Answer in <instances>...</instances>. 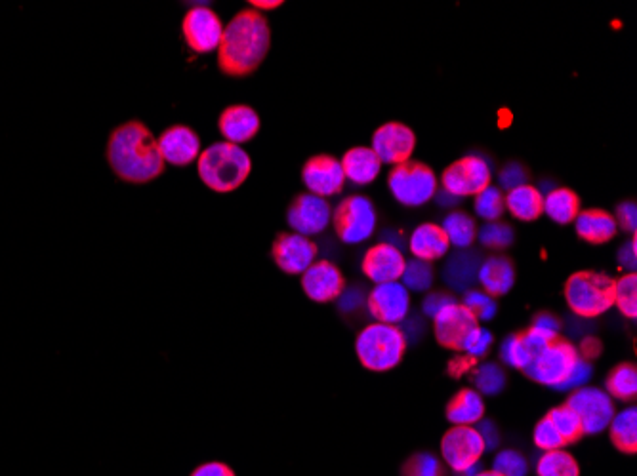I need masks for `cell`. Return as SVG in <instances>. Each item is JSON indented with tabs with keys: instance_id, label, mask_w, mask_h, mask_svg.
I'll list each match as a JSON object with an SVG mask.
<instances>
[{
	"instance_id": "1",
	"label": "cell",
	"mask_w": 637,
	"mask_h": 476,
	"mask_svg": "<svg viewBox=\"0 0 637 476\" xmlns=\"http://www.w3.org/2000/svg\"><path fill=\"white\" fill-rule=\"evenodd\" d=\"M105 157L113 174L132 185L151 183L165 172L159 141L142 120L117 126L107 139Z\"/></svg>"
},
{
	"instance_id": "2",
	"label": "cell",
	"mask_w": 637,
	"mask_h": 476,
	"mask_svg": "<svg viewBox=\"0 0 637 476\" xmlns=\"http://www.w3.org/2000/svg\"><path fill=\"white\" fill-rule=\"evenodd\" d=\"M271 46L269 23L258 10H241L224 27L218 46V65L229 77H247L268 56Z\"/></svg>"
},
{
	"instance_id": "3",
	"label": "cell",
	"mask_w": 637,
	"mask_h": 476,
	"mask_svg": "<svg viewBox=\"0 0 637 476\" xmlns=\"http://www.w3.org/2000/svg\"><path fill=\"white\" fill-rule=\"evenodd\" d=\"M252 160L241 145L218 141L201 151L197 159L199 178L214 193H233L245 185Z\"/></svg>"
},
{
	"instance_id": "4",
	"label": "cell",
	"mask_w": 637,
	"mask_h": 476,
	"mask_svg": "<svg viewBox=\"0 0 637 476\" xmlns=\"http://www.w3.org/2000/svg\"><path fill=\"white\" fill-rule=\"evenodd\" d=\"M407 349L401 330L393 324L372 322L361 330L355 351L361 364L370 372H390L399 366Z\"/></svg>"
},
{
	"instance_id": "5",
	"label": "cell",
	"mask_w": 637,
	"mask_h": 476,
	"mask_svg": "<svg viewBox=\"0 0 637 476\" xmlns=\"http://www.w3.org/2000/svg\"><path fill=\"white\" fill-rule=\"evenodd\" d=\"M565 299L578 317H599L615 305V280L594 271L575 273L567 280Z\"/></svg>"
},
{
	"instance_id": "6",
	"label": "cell",
	"mask_w": 637,
	"mask_h": 476,
	"mask_svg": "<svg viewBox=\"0 0 637 476\" xmlns=\"http://www.w3.org/2000/svg\"><path fill=\"white\" fill-rule=\"evenodd\" d=\"M393 199L403 206L418 208L428 204L437 193V176L422 162H403L393 166L388 178Z\"/></svg>"
},
{
	"instance_id": "7",
	"label": "cell",
	"mask_w": 637,
	"mask_h": 476,
	"mask_svg": "<svg viewBox=\"0 0 637 476\" xmlns=\"http://www.w3.org/2000/svg\"><path fill=\"white\" fill-rule=\"evenodd\" d=\"M376 208L363 195H351L332 210V225L338 238L346 244H361L376 231Z\"/></svg>"
},
{
	"instance_id": "8",
	"label": "cell",
	"mask_w": 637,
	"mask_h": 476,
	"mask_svg": "<svg viewBox=\"0 0 637 476\" xmlns=\"http://www.w3.org/2000/svg\"><path fill=\"white\" fill-rule=\"evenodd\" d=\"M578 358L580 353L575 345L555 339L554 343L533 357L531 364L525 368V374L544 387L559 389L575 368Z\"/></svg>"
},
{
	"instance_id": "9",
	"label": "cell",
	"mask_w": 637,
	"mask_h": 476,
	"mask_svg": "<svg viewBox=\"0 0 637 476\" xmlns=\"http://www.w3.org/2000/svg\"><path fill=\"white\" fill-rule=\"evenodd\" d=\"M567 406L575 412L582 435H599L609 429V423L615 416V402L607 391L599 387H580L571 393Z\"/></svg>"
},
{
	"instance_id": "10",
	"label": "cell",
	"mask_w": 637,
	"mask_h": 476,
	"mask_svg": "<svg viewBox=\"0 0 637 476\" xmlns=\"http://www.w3.org/2000/svg\"><path fill=\"white\" fill-rule=\"evenodd\" d=\"M491 166L489 162L477 155H470L453 162L441 176L443 189L458 199L475 197L485 187L491 185Z\"/></svg>"
},
{
	"instance_id": "11",
	"label": "cell",
	"mask_w": 637,
	"mask_h": 476,
	"mask_svg": "<svg viewBox=\"0 0 637 476\" xmlns=\"http://www.w3.org/2000/svg\"><path fill=\"white\" fill-rule=\"evenodd\" d=\"M182 35H184L185 44L193 52L212 54L220 46V40L224 35V23L214 10L206 6H195L185 12L184 20H182Z\"/></svg>"
},
{
	"instance_id": "12",
	"label": "cell",
	"mask_w": 637,
	"mask_h": 476,
	"mask_svg": "<svg viewBox=\"0 0 637 476\" xmlns=\"http://www.w3.org/2000/svg\"><path fill=\"white\" fill-rule=\"evenodd\" d=\"M287 221L292 233L308 238L321 235L332 221L330 202L311 193H302L290 202Z\"/></svg>"
},
{
	"instance_id": "13",
	"label": "cell",
	"mask_w": 637,
	"mask_h": 476,
	"mask_svg": "<svg viewBox=\"0 0 637 476\" xmlns=\"http://www.w3.org/2000/svg\"><path fill=\"white\" fill-rule=\"evenodd\" d=\"M367 305L376 322L399 326L411 313V292L399 280L376 284L369 294Z\"/></svg>"
},
{
	"instance_id": "14",
	"label": "cell",
	"mask_w": 637,
	"mask_h": 476,
	"mask_svg": "<svg viewBox=\"0 0 637 476\" xmlns=\"http://www.w3.org/2000/svg\"><path fill=\"white\" fill-rule=\"evenodd\" d=\"M382 164H403L409 162L416 149V136L407 124L388 122L382 124L374 136L370 147Z\"/></svg>"
},
{
	"instance_id": "15",
	"label": "cell",
	"mask_w": 637,
	"mask_h": 476,
	"mask_svg": "<svg viewBox=\"0 0 637 476\" xmlns=\"http://www.w3.org/2000/svg\"><path fill=\"white\" fill-rule=\"evenodd\" d=\"M275 265L287 275H304L317 258V244L298 233H281L273 242Z\"/></svg>"
},
{
	"instance_id": "16",
	"label": "cell",
	"mask_w": 637,
	"mask_h": 476,
	"mask_svg": "<svg viewBox=\"0 0 637 476\" xmlns=\"http://www.w3.org/2000/svg\"><path fill=\"white\" fill-rule=\"evenodd\" d=\"M302 181L311 195L329 199L342 193L346 185V176L340 160L330 155H315L302 168Z\"/></svg>"
},
{
	"instance_id": "17",
	"label": "cell",
	"mask_w": 637,
	"mask_h": 476,
	"mask_svg": "<svg viewBox=\"0 0 637 476\" xmlns=\"http://www.w3.org/2000/svg\"><path fill=\"white\" fill-rule=\"evenodd\" d=\"M441 454L454 473H460L473 463H479L485 454V444L475 427H453L441 440Z\"/></svg>"
},
{
	"instance_id": "18",
	"label": "cell",
	"mask_w": 637,
	"mask_h": 476,
	"mask_svg": "<svg viewBox=\"0 0 637 476\" xmlns=\"http://www.w3.org/2000/svg\"><path fill=\"white\" fill-rule=\"evenodd\" d=\"M477 326V318L462 303L449 305L433 318L435 338L443 347L454 351H462L466 339L470 338Z\"/></svg>"
},
{
	"instance_id": "19",
	"label": "cell",
	"mask_w": 637,
	"mask_h": 476,
	"mask_svg": "<svg viewBox=\"0 0 637 476\" xmlns=\"http://www.w3.org/2000/svg\"><path fill=\"white\" fill-rule=\"evenodd\" d=\"M157 141L163 160L172 166H187L201 155L199 134L185 124H174L166 128Z\"/></svg>"
},
{
	"instance_id": "20",
	"label": "cell",
	"mask_w": 637,
	"mask_h": 476,
	"mask_svg": "<svg viewBox=\"0 0 637 476\" xmlns=\"http://www.w3.org/2000/svg\"><path fill=\"white\" fill-rule=\"evenodd\" d=\"M302 288L311 301H334L346 288V278L330 261H315L302 275Z\"/></svg>"
},
{
	"instance_id": "21",
	"label": "cell",
	"mask_w": 637,
	"mask_h": 476,
	"mask_svg": "<svg viewBox=\"0 0 637 476\" xmlns=\"http://www.w3.org/2000/svg\"><path fill=\"white\" fill-rule=\"evenodd\" d=\"M407 259L397 246H391L388 242H380L367 250L363 258V273L374 284L395 282L403 275Z\"/></svg>"
},
{
	"instance_id": "22",
	"label": "cell",
	"mask_w": 637,
	"mask_h": 476,
	"mask_svg": "<svg viewBox=\"0 0 637 476\" xmlns=\"http://www.w3.org/2000/svg\"><path fill=\"white\" fill-rule=\"evenodd\" d=\"M260 126V115L248 105H231L224 109L218 120V128L224 136V141L233 145H243L256 138Z\"/></svg>"
},
{
	"instance_id": "23",
	"label": "cell",
	"mask_w": 637,
	"mask_h": 476,
	"mask_svg": "<svg viewBox=\"0 0 637 476\" xmlns=\"http://www.w3.org/2000/svg\"><path fill=\"white\" fill-rule=\"evenodd\" d=\"M409 248L414 259H422V261H437L443 259L449 250L451 244L447 240V235L443 233L441 225L437 223H422L412 231L409 238Z\"/></svg>"
},
{
	"instance_id": "24",
	"label": "cell",
	"mask_w": 637,
	"mask_h": 476,
	"mask_svg": "<svg viewBox=\"0 0 637 476\" xmlns=\"http://www.w3.org/2000/svg\"><path fill=\"white\" fill-rule=\"evenodd\" d=\"M477 282L489 296H506L515 284V269L512 261L504 256L483 259L477 271Z\"/></svg>"
},
{
	"instance_id": "25",
	"label": "cell",
	"mask_w": 637,
	"mask_h": 476,
	"mask_svg": "<svg viewBox=\"0 0 637 476\" xmlns=\"http://www.w3.org/2000/svg\"><path fill=\"white\" fill-rule=\"evenodd\" d=\"M481 256L472 250H456L445 263L443 278L454 292H468L477 282V271L481 265Z\"/></svg>"
},
{
	"instance_id": "26",
	"label": "cell",
	"mask_w": 637,
	"mask_h": 476,
	"mask_svg": "<svg viewBox=\"0 0 637 476\" xmlns=\"http://www.w3.org/2000/svg\"><path fill=\"white\" fill-rule=\"evenodd\" d=\"M578 237L590 244H605L617 235L618 227L615 216L605 210H584L575 219Z\"/></svg>"
},
{
	"instance_id": "27",
	"label": "cell",
	"mask_w": 637,
	"mask_h": 476,
	"mask_svg": "<svg viewBox=\"0 0 637 476\" xmlns=\"http://www.w3.org/2000/svg\"><path fill=\"white\" fill-rule=\"evenodd\" d=\"M340 164L346 181L350 179L355 185H369L378 178L382 168V162L370 147H353L342 157Z\"/></svg>"
},
{
	"instance_id": "28",
	"label": "cell",
	"mask_w": 637,
	"mask_h": 476,
	"mask_svg": "<svg viewBox=\"0 0 637 476\" xmlns=\"http://www.w3.org/2000/svg\"><path fill=\"white\" fill-rule=\"evenodd\" d=\"M506 210L521 221H536L544 214V195L533 185H521L504 197Z\"/></svg>"
},
{
	"instance_id": "29",
	"label": "cell",
	"mask_w": 637,
	"mask_h": 476,
	"mask_svg": "<svg viewBox=\"0 0 637 476\" xmlns=\"http://www.w3.org/2000/svg\"><path fill=\"white\" fill-rule=\"evenodd\" d=\"M485 416V402L475 389H464L451 400L447 417L454 427H475Z\"/></svg>"
},
{
	"instance_id": "30",
	"label": "cell",
	"mask_w": 637,
	"mask_h": 476,
	"mask_svg": "<svg viewBox=\"0 0 637 476\" xmlns=\"http://www.w3.org/2000/svg\"><path fill=\"white\" fill-rule=\"evenodd\" d=\"M544 214L559 225L573 223L580 214V199L567 187H555L544 197Z\"/></svg>"
},
{
	"instance_id": "31",
	"label": "cell",
	"mask_w": 637,
	"mask_h": 476,
	"mask_svg": "<svg viewBox=\"0 0 637 476\" xmlns=\"http://www.w3.org/2000/svg\"><path fill=\"white\" fill-rule=\"evenodd\" d=\"M449 244L458 250H470L477 240V223L466 212H451L441 225Z\"/></svg>"
},
{
	"instance_id": "32",
	"label": "cell",
	"mask_w": 637,
	"mask_h": 476,
	"mask_svg": "<svg viewBox=\"0 0 637 476\" xmlns=\"http://www.w3.org/2000/svg\"><path fill=\"white\" fill-rule=\"evenodd\" d=\"M611 438L622 452H636L637 448V410L636 406H628L618 412L609 423Z\"/></svg>"
},
{
	"instance_id": "33",
	"label": "cell",
	"mask_w": 637,
	"mask_h": 476,
	"mask_svg": "<svg viewBox=\"0 0 637 476\" xmlns=\"http://www.w3.org/2000/svg\"><path fill=\"white\" fill-rule=\"evenodd\" d=\"M538 476H580V469L575 457L565 450L544 452L536 463Z\"/></svg>"
},
{
	"instance_id": "34",
	"label": "cell",
	"mask_w": 637,
	"mask_h": 476,
	"mask_svg": "<svg viewBox=\"0 0 637 476\" xmlns=\"http://www.w3.org/2000/svg\"><path fill=\"white\" fill-rule=\"evenodd\" d=\"M607 393L618 400H634L637 395V372L634 364H620L607 377Z\"/></svg>"
},
{
	"instance_id": "35",
	"label": "cell",
	"mask_w": 637,
	"mask_h": 476,
	"mask_svg": "<svg viewBox=\"0 0 637 476\" xmlns=\"http://www.w3.org/2000/svg\"><path fill=\"white\" fill-rule=\"evenodd\" d=\"M472 379L475 391L479 395H487V397L500 395L504 391V387H506V374L494 362H485V364L477 366L475 372H473Z\"/></svg>"
},
{
	"instance_id": "36",
	"label": "cell",
	"mask_w": 637,
	"mask_h": 476,
	"mask_svg": "<svg viewBox=\"0 0 637 476\" xmlns=\"http://www.w3.org/2000/svg\"><path fill=\"white\" fill-rule=\"evenodd\" d=\"M433 273L432 263L428 261H422V259H411L405 263V269H403V275L399 278V282L409 290V292H428L433 286Z\"/></svg>"
},
{
	"instance_id": "37",
	"label": "cell",
	"mask_w": 637,
	"mask_h": 476,
	"mask_svg": "<svg viewBox=\"0 0 637 476\" xmlns=\"http://www.w3.org/2000/svg\"><path fill=\"white\" fill-rule=\"evenodd\" d=\"M473 208H475L477 218L485 219V223L498 221V219L504 216V212H506L504 195H502V191H500L498 187L489 185V187H485L481 193L475 195Z\"/></svg>"
},
{
	"instance_id": "38",
	"label": "cell",
	"mask_w": 637,
	"mask_h": 476,
	"mask_svg": "<svg viewBox=\"0 0 637 476\" xmlns=\"http://www.w3.org/2000/svg\"><path fill=\"white\" fill-rule=\"evenodd\" d=\"M477 240L483 248L506 250L514 242V229L504 221H489L477 229Z\"/></svg>"
},
{
	"instance_id": "39",
	"label": "cell",
	"mask_w": 637,
	"mask_h": 476,
	"mask_svg": "<svg viewBox=\"0 0 637 476\" xmlns=\"http://www.w3.org/2000/svg\"><path fill=\"white\" fill-rule=\"evenodd\" d=\"M548 419L552 421V425L555 427V431L559 433V437L565 440V444H571L576 442L578 438L582 437V425H580V419L576 416L575 412L565 404V406H559L554 408Z\"/></svg>"
},
{
	"instance_id": "40",
	"label": "cell",
	"mask_w": 637,
	"mask_h": 476,
	"mask_svg": "<svg viewBox=\"0 0 637 476\" xmlns=\"http://www.w3.org/2000/svg\"><path fill=\"white\" fill-rule=\"evenodd\" d=\"M615 305L624 317H637V278L636 273H626L615 280Z\"/></svg>"
},
{
	"instance_id": "41",
	"label": "cell",
	"mask_w": 637,
	"mask_h": 476,
	"mask_svg": "<svg viewBox=\"0 0 637 476\" xmlns=\"http://www.w3.org/2000/svg\"><path fill=\"white\" fill-rule=\"evenodd\" d=\"M500 358L510 368L525 370L533 360V353L527 349L521 336H508L500 345Z\"/></svg>"
},
{
	"instance_id": "42",
	"label": "cell",
	"mask_w": 637,
	"mask_h": 476,
	"mask_svg": "<svg viewBox=\"0 0 637 476\" xmlns=\"http://www.w3.org/2000/svg\"><path fill=\"white\" fill-rule=\"evenodd\" d=\"M473 317L483 322H489L496 317V311H498V305H496V299L493 296H489L487 292L483 290H468L464 294V303H462Z\"/></svg>"
},
{
	"instance_id": "43",
	"label": "cell",
	"mask_w": 637,
	"mask_h": 476,
	"mask_svg": "<svg viewBox=\"0 0 637 476\" xmlns=\"http://www.w3.org/2000/svg\"><path fill=\"white\" fill-rule=\"evenodd\" d=\"M493 471L500 476H527L529 463L515 450H500L493 461Z\"/></svg>"
},
{
	"instance_id": "44",
	"label": "cell",
	"mask_w": 637,
	"mask_h": 476,
	"mask_svg": "<svg viewBox=\"0 0 637 476\" xmlns=\"http://www.w3.org/2000/svg\"><path fill=\"white\" fill-rule=\"evenodd\" d=\"M533 440H535L536 448H540L542 452L561 450L563 446H567L565 440L559 437V433L555 431V427L552 425V421L548 419V416L542 417V419L536 423Z\"/></svg>"
},
{
	"instance_id": "45",
	"label": "cell",
	"mask_w": 637,
	"mask_h": 476,
	"mask_svg": "<svg viewBox=\"0 0 637 476\" xmlns=\"http://www.w3.org/2000/svg\"><path fill=\"white\" fill-rule=\"evenodd\" d=\"M405 476H445L443 463L432 454H418L405 467Z\"/></svg>"
},
{
	"instance_id": "46",
	"label": "cell",
	"mask_w": 637,
	"mask_h": 476,
	"mask_svg": "<svg viewBox=\"0 0 637 476\" xmlns=\"http://www.w3.org/2000/svg\"><path fill=\"white\" fill-rule=\"evenodd\" d=\"M493 339V334H491L487 328L477 326L472 334H470V338L466 339L462 351H464L468 357L473 358V360H475V358H483L489 353V349H491V345H493Z\"/></svg>"
},
{
	"instance_id": "47",
	"label": "cell",
	"mask_w": 637,
	"mask_h": 476,
	"mask_svg": "<svg viewBox=\"0 0 637 476\" xmlns=\"http://www.w3.org/2000/svg\"><path fill=\"white\" fill-rule=\"evenodd\" d=\"M592 374H594V370H592V364L586 360V358H578L576 360L575 368L571 370V374L569 377L565 379V383L557 389V391H576V389H580V387H586L588 385V381L592 379Z\"/></svg>"
},
{
	"instance_id": "48",
	"label": "cell",
	"mask_w": 637,
	"mask_h": 476,
	"mask_svg": "<svg viewBox=\"0 0 637 476\" xmlns=\"http://www.w3.org/2000/svg\"><path fill=\"white\" fill-rule=\"evenodd\" d=\"M521 338L525 341L527 349H529V351L533 353V357H535L542 349H546L550 343H554L555 339H557V334L546 330V328H542V326L533 324Z\"/></svg>"
},
{
	"instance_id": "49",
	"label": "cell",
	"mask_w": 637,
	"mask_h": 476,
	"mask_svg": "<svg viewBox=\"0 0 637 476\" xmlns=\"http://www.w3.org/2000/svg\"><path fill=\"white\" fill-rule=\"evenodd\" d=\"M498 181H500V187H498L500 191L502 189L512 191L521 185H527V170L519 162H510L500 170Z\"/></svg>"
},
{
	"instance_id": "50",
	"label": "cell",
	"mask_w": 637,
	"mask_h": 476,
	"mask_svg": "<svg viewBox=\"0 0 637 476\" xmlns=\"http://www.w3.org/2000/svg\"><path fill=\"white\" fill-rule=\"evenodd\" d=\"M453 303H456V299L447 292H430L422 301V313L428 318H435Z\"/></svg>"
},
{
	"instance_id": "51",
	"label": "cell",
	"mask_w": 637,
	"mask_h": 476,
	"mask_svg": "<svg viewBox=\"0 0 637 476\" xmlns=\"http://www.w3.org/2000/svg\"><path fill=\"white\" fill-rule=\"evenodd\" d=\"M615 221H617V227H620L622 231L634 235L637 227L636 204H634V202H622V204H618Z\"/></svg>"
},
{
	"instance_id": "52",
	"label": "cell",
	"mask_w": 637,
	"mask_h": 476,
	"mask_svg": "<svg viewBox=\"0 0 637 476\" xmlns=\"http://www.w3.org/2000/svg\"><path fill=\"white\" fill-rule=\"evenodd\" d=\"M475 431L479 433V437L485 444V452H494L500 446V431L491 419H481L475 425Z\"/></svg>"
},
{
	"instance_id": "53",
	"label": "cell",
	"mask_w": 637,
	"mask_h": 476,
	"mask_svg": "<svg viewBox=\"0 0 637 476\" xmlns=\"http://www.w3.org/2000/svg\"><path fill=\"white\" fill-rule=\"evenodd\" d=\"M338 303H340L342 311L353 313V311L361 309L367 303V298H365V292L361 288L353 286V288H344L342 290V294L338 296Z\"/></svg>"
},
{
	"instance_id": "54",
	"label": "cell",
	"mask_w": 637,
	"mask_h": 476,
	"mask_svg": "<svg viewBox=\"0 0 637 476\" xmlns=\"http://www.w3.org/2000/svg\"><path fill=\"white\" fill-rule=\"evenodd\" d=\"M637 263V242L636 237L630 238L626 244L620 246L618 250V265L628 271V273H636Z\"/></svg>"
},
{
	"instance_id": "55",
	"label": "cell",
	"mask_w": 637,
	"mask_h": 476,
	"mask_svg": "<svg viewBox=\"0 0 637 476\" xmlns=\"http://www.w3.org/2000/svg\"><path fill=\"white\" fill-rule=\"evenodd\" d=\"M397 328L401 330V334H403V338H405L407 343H416L422 336V332H424V322H422V318L416 317V315L411 317V313H409V317L405 318Z\"/></svg>"
},
{
	"instance_id": "56",
	"label": "cell",
	"mask_w": 637,
	"mask_h": 476,
	"mask_svg": "<svg viewBox=\"0 0 637 476\" xmlns=\"http://www.w3.org/2000/svg\"><path fill=\"white\" fill-rule=\"evenodd\" d=\"M191 476H235L233 471L224 465V463H218V461H212V463H205L201 467H197L193 471Z\"/></svg>"
},
{
	"instance_id": "57",
	"label": "cell",
	"mask_w": 637,
	"mask_h": 476,
	"mask_svg": "<svg viewBox=\"0 0 637 476\" xmlns=\"http://www.w3.org/2000/svg\"><path fill=\"white\" fill-rule=\"evenodd\" d=\"M533 324H536V326H542V328H546V330H550V332H555V334H559V330H561V322H559L554 315H550V313H542V315H538Z\"/></svg>"
},
{
	"instance_id": "58",
	"label": "cell",
	"mask_w": 637,
	"mask_h": 476,
	"mask_svg": "<svg viewBox=\"0 0 637 476\" xmlns=\"http://www.w3.org/2000/svg\"><path fill=\"white\" fill-rule=\"evenodd\" d=\"M435 202L441 206V208H453V206H458L462 199H458V197H454L451 195L449 191H445V189H437V193H435Z\"/></svg>"
},
{
	"instance_id": "59",
	"label": "cell",
	"mask_w": 637,
	"mask_h": 476,
	"mask_svg": "<svg viewBox=\"0 0 637 476\" xmlns=\"http://www.w3.org/2000/svg\"><path fill=\"white\" fill-rule=\"evenodd\" d=\"M580 353H582V355H580L582 358L597 357V353H599V343L594 341V339H586L584 345H582V349H580Z\"/></svg>"
},
{
	"instance_id": "60",
	"label": "cell",
	"mask_w": 637,
	"mask_h": 476,
	"mask_svg": "<svg viewBox=\"0 0 637 476\" xmlns=\"http://www.w3.org/2000/svg\"><path fill=\"white\" fill-rule=\"evenodd\" d=\"M283 2L281 0H252L250 6H254V10H273V8H279Z\"/></svg>"
},
{
	"instance_id": "61",
	"label": "cell",
	"mask_w": 637,
	"mask_h": 476,
	"mask_svg": "<svg viewBox=\"0 0 637 476\" xmlns=\"http://www.w3.org/2000/svg\"><path fill=\"white\" fill-rule=\"evenodd\" d=\"M470 364H473V358H460V360L453 362V366H451V368H453L454 374H458V376H460L462 372H466V370H468V366H470Z\"/></svg>"
},
{
	"instance_id": "62",
	"label": "cell",
	"mask_w": 637,
	"mask_h": 476,
	"mask_svg": "<svg viewBox=\"0 0 637 476\" xmlns=\"http://www.w3.org/2000/svg\"><path fill=\"white\" fill-rule=\"evenodd\" d=\"M483 471V467H481V463H473L470 467H466L464 471H460V473H456V476H477L479 473Z\"/></svg>"
},
{
	"instance_id": "63",
	"label": "cell",
	"mask_w": 637,
	"mask_h": 476,
	"mask_svg": "<svg viewBox=\"0 0 637 476\" xmlns=\"http://www.w3.org/2000/svg\"><path fill=\"white\" fill-rule=\"evenodd\" d=\"M477 476H500L498 473H494V471H481Z\"/></svg>"
}]
</instances>
